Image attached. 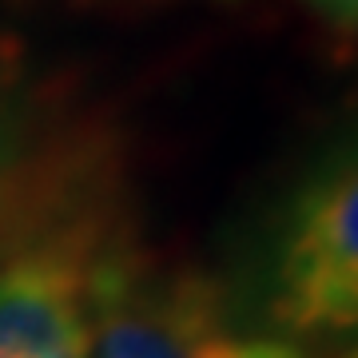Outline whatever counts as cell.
<instances>
[{
  "label": "cell",
  "mask_w": 358,
  "mask_h": 358,
  "mask_svg": "<svg viewBox=\"0 0 358 358\" xmlns=\"http://www.w3.org/2000/svg\"><path fill=\"white\" fill-rule=\"evenodd\" d=\"M263 247V331L291 343L334 338L358 322V159L331 143L282 192Z\"/></svg>",
  "instance_id": "7a4b0ae2"
},
{
  "label": "cell",
  "mask_w": 358,
  "mask_h": 358,
  "mask_svg": "<svg viewBox=\"0 0 358 358\" xmlns=\"http://www.w3.org/2000/svg\"><path fill=\"white\" fill-rule=\"evenodd\" d=\"M211 4H235V0H211Z\"/></svg>",
  "instance_id": "52a82bcc"
},
{
  "label": "cell",
  "mask_w": 358,
  "mask_h": 358,
  "mask_svg": "<svg viewBox=\"0 0 358 358\" xmlns=\"http://www.w3.org/2000/svg\"><path fill=\"white\" fill-rule=\"evenodd\" d=\"M115 235H48L0 255V358H88V267Z\"/></svg>",
  "instance_id": "3957f363"
},
{
  "label": "cell",
  "mask_w": 358,
  "mask_h": 358,
  "mask_svg": "<svg viewBox=\"0 0 358 358\" xmlns=\"http://www.w3.org/2000/svg\"><path fill=\"white\" fill-rule=\"evenodd\" d=\"M24 164H16L8 155V124H4V100H0V219L13 227L16 239V183H20Z\"/></svg>",
  "instance_id": "277c9868"
},
{
  "label": "cell",
  "mask_w": 358,
  "mask_h": 358,
  "mask_svg": "<svg viewBox=\"0 0 358 358\" xmlns=\"http://www.w3.org/2000/svg\"><path fill=\"white\" fill-rule=\"evenodd\" d=\"M88 358H307L247 327L211 275L167 263L120 231L88 267Z\"/></svg>",
  "instance_id": "6da1fadb"
},
{
  "label": "cell",
  "mask_w": 358,
  "mask_h": 358,
  "mask_svg": "<svg viewBox=\"0 0 358 358\" xmlns=\"http://www.w3.org/2000/svg\"><path fill=\"white\" fill-rule=\"evenodd\" d=\"M338 40H355L358 32V0H303Z\"/></svg>",
  "instance_id": "5b68a950"
},
{
  "label": "cell",
  "mask_w": 358,
  "mask_h": 358,
  "mask_svg": "<svg viewBox=\"0 0 358 358\" xmlns=\"http://www.w3.org/2000/svg\"><path fill=\"white\" fill-rule=\"evenodd\" d=\"M13 227H8V223H4V219H0V255H8V251H13Z\"/></svg>",
  "instance_id": "8992f818"
}]
</instances>
